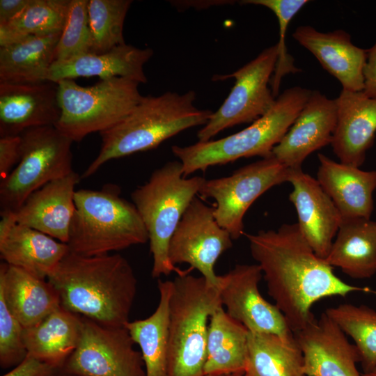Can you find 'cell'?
<instances>
[{"instance_id":"cell-1","label":"cell","mask_w":376,"mask_h":376,"mask_svg":"<svg viewBox=\"0 0 376 376\" xmlns=\"http://www.w3.org/2000/svg\"><path fill=\"white\" fill-rule=\"evenodd\" d=\"M244 235L268 294L293 332L315 320L312 307L322 299L345 297L355 292L376 295L375 290L350 285L338 278L333 267L315 254L297 223Z\"/></svg>"},{"instance_id":"cell-2","label":"cell","mask_w":376,"mask_h":376,"mask_svg":"<svg viewBox=\"0 0 376 376\" xmlns=\"http://www.w3.org/2000/svg\"><path fill=\"white\" fill-rule=\"evenodd\" d=\"M47 279L65 309L108 327L130 321L138 281L120 254L86 256L69 251Z\"/></svg>"},{"instance_id":"cell-3","label":"cell","mask_w":376,"mask_h":376,"mask_svg":"<svg viewBox=\"0 0 376 376\" xmlns=\"http://www.w3.org/2000/svg\"><path fill=\"white\" fill-rule=\"evenodd\" d=\"M195 100L193 91L143 96L122 121L100 133V152L81 178L91 176L111 159L155 148L187 129L205 125L212 112L196 107Z\"/></svg>"},{"instance_id":"cell-4","label":"cell","mask_w":376,"mask_h":376,"mask_svg":"<svg viewBox=\"0 0 376 376\" xmlns=\"http://www.w3.org/2000/svg\"><path fill=\"white\" fill-rule=\"evenodd\" d=\"M311 90L292 86L276 98L272 107L249 126L231 135L188 146H173V154L182 164L185 177L210 166L242 157L272 155L306 103Z\"/></svg>"},{"instance_id":"cell-5","label":"cell","mask_w":376,"mask_h":376,"mask_svg":"<svg viewBox=\"0 0 376 376\" xmlns=\"http://www.w3.org/2000/svg\"><path fill=\"white\" fill-rule=\"evenodd\" d=\"M75 205L67 242L71 252L94 256L148 242L136 207L120 196L118 187L77 190Z\"/></svg>"},{"instance_id":"cell-6","label":"cell","mask_w":376,"mask_h":376,"mask_svg":"<svg viewBox=\"0 0 376 376\" xmlns=\"http://www.w3.org/2000/svg\"><path fill=\"white\" fill-rule=\"evenodd\" d=\"M205 180L185 177L180 162L171 161L155 170L146 183L132 192V203L148 232L153 278L180 272L169 260V242Z\"/></svg>"},{"instance_id":"cell-7","label":"cell","mask_w":376,"mask_h":376,"mask_svg":"<svg viewBox=\"0 0 376 376\" xmlns=\"http://www.w3.org/2000/svg\"><path fill=\"white\" fill-rule=\"evenodd\" d=\"M221 304L219 288L182 271L169 301V376H205L208 325Z\"/></svg>"},{"instance_id":"cell-8","label":"cell","mask_w":376,"mask_h":376,"mask_svg":"<svg viewBox=\"0 0 376 376\" xmlns=\"http://www.w3.org/2000/svg\"><path fill=\"white\" fill-rule=\"evenodd\" d=\"M57 84L61 116L54 126L73 142L113 127L143 97L139 83L119 77L101 79L89 86H80L73 79Z\"/></svg>"},{"instance_id":"cell-9","label":"cell","mask_w":376,"mask_h":376,"mask_svg":"<svg viewBox=\"0 0 376 376\" xmlns=\"http://www.w3.org/2000/svg\"><path fill=\"white\" fill-rule=\"evenodd\" d=\"M20 160L0 182L1 211L15 212L35 191L72 172L73 141L54 125L22 134Z\"/></svg>"},{"instance_id":"cell-10","label":"cell","mask_w":376,"mask_h":376,"mask_svg":"<svg viewBox=\"0 0 376 376\" xmlns=\"http://www.w3.org/2000/svg\"><path fill=\"white\" fill-rule=\"evenodd\" d=\"M276 45L263 50L255 58L229 75H215L213 81L235 79L229 95L198 132V141H207L235 125L253 123L274 105L269 87L277 61Z\"/></svg>"},{"instance_id":"cell-11","label":"cell","mask_w":376,"mask_h":376,"mask_svg":"<svg viewBox=\"0 0 376 376\" xmlns=\"http://www.w3.org/2000/svg\"><path fill=\"white\" fill-rule=\"evenodd\" d=\"M290 169L272 154L244 166L230 175L205 180L198 194L216 202L214 217L233 240L244 235V217L253 203L274 186L288 182Z\"/></svg>"},{"instance_id":"cell-12","label":"cell","mask_w":376,"mask_h":376,"mask_svg":"<svg viewBox=\"0 0 376 376\" xmlns=\"http://www.w3.org/2000/svg\"><path fill=\"white\" fill-rule=\"evenodd\" d=\"M125 327L82 317L78 345L61 372L78 376H146L141 353Z\"/></svg>"},{"instance_id":"cell-13","label":"cell","mask_w":376,"mask_h":376,"mask_svg":"<svg viewBox=\"0 0 376 376\" xmlns=\"http://www.w3.org/2000/svg\"><path fill=\"white\" fill-rule=\"evenodd\" d=\"M232 246L233 239L216 221L213 207L196 196L171 237L169 258L173 265L189 264L210 285L219 288L220 276L216 274L214 265Z\"/></svg>"},{"instance_id":"cell-14","label":"cell","mask_w":376,"mask_h":376,"mask_svg":"<svg viewBox=\"0 0 376 376\" xmlns=\"http://www.w3.org/2000/svg\"><path fill=\"white\" fill-rule=\"evenodd\" d=\"M263 276L258 264H239L220 276L221 304L226 313L251 333L271 334L282 338H294L284 315L260 294L258 285Z\"/></svg>"},{"instance_id":"cell-15","label":"cell","mask_w":376,"mask_h":376,"mask_svg":"<svg viewBox=\"0 0 376 376\" xmlns=\"http://www.w3.org/2000/svg\"><path fill=\"white\" fill-rule=\"evenodd\" d=\"M293 335L307 376H363L357 366L360 359L356 346L324 312Z\"/></svg>"},{"instance_id":"cell-16","label":"cell","mask_w":376,"mask_h":376,"mask_svg":"<svg viewBox=\"0 0 376 376\" xmlns=\"http://www.w3.org/2000/svg\"><path fill=\"white\" fill-rule=\"evenodd\" d=\"M288 182L292 186L289 200L295 207L298 227L315 254L325 259L343 218L318 180L301 168L290 169Z\"/></svg>"},{"instance_id":"cell-17","label":"cell","mask_w":376,"mask_h":376,"mask_svg":"<svg viewBox=\"0 0 376 376\" xmlns=\"http://www.w3.org/2000/svg\"><path fill=\"white\" fill-rule=\"evenodd\" d=\"M337 123L336 100L319 91L311 93L272 155L288 169L301 168L313 152L331 144Z\"/></svg>"},{"instance_id":"cell-18","label":"cell","mask_w":376,"mask_h":376,"mask_svg":"<svg viewBox=\"0 0 376 376\" xmlns=\"http://www.w3.org/2000/svg\"><path fill=\"white\" fill-rule=\"evenodd\" d=\"M60 116L57 83L0 82V137L55 125Z\"/></svg>"},{"instance_id":"cell-19","label":"cell","mask_w":376,"mask_h":376,"mask_svg":"<svg viewBox=\"0 0 376 376\" xmlns=\"http://www.w3.org/2000/svg\"><path fill=\"white\" fill-rule=\"evenodd\" d=\"M70 251L67 244L15 221L1 211L0 256L6 264L45 279Z\"/></svg>"},{"instance_id":"cell-20","label":"cell","mask_w":376,"mask_h":376,"mask_svg":"<svg viewBox=\"0 0 376 376\" xmlns=\"http://www.w3.org/2000/svg\"><path fill=\"white\" fill-rule=\"evenodd\" d=\"M81 179L74 171L35 191L12 212L15 221L67 244L75 210V187Z\"/></svg>"},{"instance_id":"cell-21","label":"cell","mask_w":376,"mask_h":376,"mask_svg":"<svg viewBox=\"0 0 376 376\" xmlns=\"http://www.w3.org/2000/svg\"><path fill=\"white\" fill-rule=\"evenodd\" d=\"M292 38L340 83L343 90L363 91L367 49L354 45L347 32L342 29L321 32L310 25H301Z\"/></svg>"},{"instance_id":"cell-22","label":"cell","mask_w":376,"mask_h":376,"mask_svg":"<svg viewBox=\"0 0 376 376\" xmlns=\"http://www.w3.org/2000/svg\"><path fill=\"white\" fill-rule=\"evenodd\" d=\"M337 123L331 143L339 162L360 167L376 134V99L363 91L343 90L335 99Z\"/></svg>"},{"instance_id":"cell-23","label":"cell","mask_w":376,"mask_h":376,"mask_svg":"<svg viewBox=\"0 0 376 376\" xmlns=\"http://www.w3.org/2000/svg\"><path fill=\"white\" fill-rule=\"evenodd\" d=\"M316 180L331 198L343 220L370 219L374 209L376 171L337 162L318 155Z\"/></svg>"},{"instance_id":"cell-24","label":"cell","mask_w":376,"mask_h":376,"mask_svg":"<svg viewBox=\"0 0 376 376\" xmlns=\"http://www.w3.org/2000/svg\"><path fill=\"white\" fill-rule=\"evenodd\" d=\"M152 55L150 48L141 49L125 43L106 52H89L64 61H54L47 81L57 83L78 77H99L105 79L119 77L146 83L143 67Z\"/></svg>"},{"instance_id":"cell-25","label":"cell","mask_w":376,"mask_h":376,"mask_svg":"<svg viewBox=\"0 0 376 376\" xmlns=\"http://www.w3.org/2000/svg\"><path fill=\"white\" fill-rule=\"evenodd\" d=\"M0 293L24 328L36 324L61 306L57 291L48 281L6 263L0 266Z\"/></svg>"},{"instance_id":"cell-26","label":"cell","mask_w":376,"mask_h":376,"mask_svg":"<svg viewBox=\"0 0 376 376\" xmlns=\"http://www.w3.org/2000/svg\"><path fill=\"white\" fill-rule=\"evenodd\" d=\"M81 329L82 317L61 306L36 324L24 328L27 354L61 371L78 345Z\"/></svg>"},{"instance_id":"cell-27","label":"cell","mask_w":376,"mask_h":376,"mask_svg":"<svg viewBox=\"0 0 376 376\" xmlns=\"http://www.w3.org/2000/svg\"><path fill=\"white\" fill-rule=\"evenodd\" d=\"M354 279H370L376 274V221L370 219L343 220L327 257Z\"/></svg>"},{"instance_id":"cell-28","label":"cell","mask_w":376,"mask_h":376,"mask_svg":"<svg viewBox=\"0 0 376 376\" xmlns=\"http://www.w3.org/2000/svg\"><path fill=\"white\" fill-rule=\"evenodd\" d=\"M249 331L232 318L221 304L212 313L208 325L205 375L244 373Z\"/></svg>"},{"instance_id":"cell-29","label":"cell","mask_w":376,"mask_h":376,"mask_svg":"<svg viewBox=\"0 0 376 376\" xmlns=\"http://www.w3.org/2000/svg\"><path fill=\"white\" fill-rule=\"evenodd\" d=\"M61 33L32 36L0 47V82L37 84L47 81L55 61Z\"/></svg>"},{"instance_id":"cell-30","label":"cell","mask_w":376,"mask_h":376,"mask_svg":"<svg viewBox=\"0 0 376 376\" xmlns=\"http://www.w3.org/2000/svg\"><path fill=\"white\" fill-rule=\"evenodd\" d=\"M159 302L148 318L125 327L140 348L146 376H169V301L172 281L158 279Z\"/></svg>"},{"instance_id":"cell-31","label":"cell","mask_w":376,"mask_h":376,"mask_svg":"<svg viewBox=\"0 0 376 376\" xmlns=\"http://www.w3.org/2000/svg\"><path fill=\"white\" fill-rule=\"evenodd\" d=\"M295 338L249 332L248 357L243 376H307Z\"/></svg>"},{"instance_id":"cell-32","label":"cell","mask_w":376,"mask_h":376,"mask_svg":"<svg viewBox=\"0 0 376 376\" xmlns=\"http://www.w3.org/2000/svg\"><path fill=\"white\" fill-rule=\"evenodd\" d=\"M69 4L70 0H31L16 17L0 24V47L29 36L61 33Z\"/></svg>"},{"instance_id":"cell-33","label":"cell","mask_w":376,"mask_h":376,"mask_svg":"<svg viewBox=\"0 0 376 376\" xmlns=\"http://www.w3.org/2000/svg\"><path fill=\"white\" fill-rule=\"evenodd\" d=\"M324 313L352 338L363 373L373 370L376 367V311L363 304H340Z\"/></svg>"},{"instance_id":"cell-34","label":"cell","mask_w":376,"mask_h":376,"mask_svg":"<svg viewBox=\"0 0 376 376\" xmlns=\"http://www.w3.org/2000/svg\"><path fill=\"white\" fill-rule=\"evenodd\" d=\"M131 0H88L91 53L106 52L125 44L123 25Z\"/></svg>"},{"instance_id":"cell-35","label":"cell","mask_w":376,"mask_h":376,"mask_svg":"<svg viewBox=\"0 0 376 376\" xmlns=\"http://www.w3.org/2000/svg\"><path fill=\"white\" fill-rule=\"evenodd\" d=\"M242 4L261 6L272 10L276 17L279 39L276 44L278 50L276 68L270 81V88L274 96H279L282 79L288 74L299 72L295 66L294 58L288 53L285 45V35L292 19L309 2L308 0H244Z\"/></svg>"},{"instance_id":"cell-36","label":"cell","mask_w":376,"mask_h":376,"mask_svg":"<svg viewBox=\"0 0 376 376\" xmlns=\"http://www.w3.org/2000/svg\"><path fill=\"white\" fill-rule=\"evenodd\" d=\"M88 3V0H70L65 26L56 49L55 61H64L91 52Z\"/></svg>"},{"instance_id":"cell-37","label":"cell","mask_w":376,"mask_h":376,"mask_svg":"<svg viewBox=\"0 0 376 376\" xmlns=\"http://www.w3.org/2000/svg\"><path fill=\"white\" fill-rule=\"evenodd\" d=\"M24 329L0 293V366L2 368L17 366L27 355L23 339Z\"/></svg>"},{"instance_id":"cell-38","label":"cell","mask_w":376,"mask_h":376,"mask_svg":"<svg viewBox=\"0 0 376 376\" xmlns=\"http://www.w3.org/2000/svg\"><path fill=\"white\" fill-rule=\"evenodd\" d=\"M22 136H6L0 137V178H5L12 168L20 160Z\"/></svg>"},{"instance_id":"cell-39","label":"cell","mask_w":376,"mask_h":376,"mask_svg":"<svg viewBox=\"0 0 376 376\" xmlns=\"http://www.w3.org/2000/svg\"><path fill=\"white\" fill-rule=\"evenodd\" d=\"M60 372L52 366L27 354L11 370L2 376H52Z\"/></svg>"},{"instance_id":"cell-40","label":"cell","mask_w":376,"mask_h":376,"mask_svg":"<svg viewBox=\"0 0 376 376\" xmlns=\"http://www.w3.org/2000/svg\"><path fill=\"white\" fill-rule=\"evenodd\" d=\"M363 93L376 99V42L367 49V59L363 69Z\"/></svg>"},{"instance_id":"cell-41","label":"cell","mask_w":376,"mask_h":376,"mask_svg":"<svg viewBox=\"0 0 376 376\" xmlns=\"http://www.w3.org/2000/svg\"><path fill=\"white\" fill-rule=\"evenodd\" d=\"M31 0H0V24H4L20 14Z\"/></svg>"},{"instance_id":"cell-42","label":"cell","mask_w":376,"mask_h":376,"mask_svg":"<svg viewBox=\"0 0 376 376\" xmlns=\"http://www.w3.org/2000/svg\"><path fill=\"white\" fill-rule=\"evenodd\" d=\"M362 375L363 376H376V367L368 373H362Z\"/></svg>"},{"instance_id":"cell-43","label":"cell","mask_w":376,"mask_h":376,"mask_svg":"<svg viewBox=\"0 0 376 376\" xmlns=\"http://www.w3.org/2000/svg\"><path fill=\"white\" fill-rule=\"evenodd\" d=\"M243 373L228 374V375H205V376H243Z\"/></svg>"},{"instance_id":"cell-44","label":"cell","mask_w":376,"mask_h":376,"mask_svg":"<svg viewBox=\"0 0 376 376\" xmlns=\"http://www.w3.org/2000/svg\"><path fill=\"white\" fill-rule=\"evenodd\" d=\"M52 376H78V375L68 374V373H63V372L60 371V372L56 373V374L53 375Z\"/></svg>"}]
</instances>
